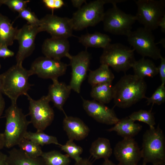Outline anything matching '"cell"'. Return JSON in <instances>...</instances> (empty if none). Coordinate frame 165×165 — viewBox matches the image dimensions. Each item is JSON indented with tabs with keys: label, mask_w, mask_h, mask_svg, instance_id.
Wrapping results in <instances>:
<instances>
[{
	"label": "cell",
	"mask_w": 165,
	"mask_h": 165,
	"mask_svg": "<svg viewBox=\"0 0 165 165\" xmlns=\"http://www.w3.org/2000/svg\"><path fill=\"white\" fill-rule=\"evenodd\" d=\"M146 83L144 79L134 75H125L113 86L114 102L118 107H129L147 97Z\"/></svg>",
	"instance_id": "obj_1"
},
{
	"label": "cell",
	"mask_w": 165,
	"mask_h": 165,
	"mask_svg": "<svg viewBox=\"0 0 165 165\" xmlns=\"http://www.w3.org/2000/svg\"><path fill=\"white\" fill-rule=\"evenodd\" d=\"M2 80L1 92L9 97L11 103H16L21 95L27 96L33 85L28 82L31 72L21 64H16L1 75Z\"/></svg>",
	"instance_id": "obj_2"
},
{
	"label": "cell",
	"mask_w": 165,
	"mask_h": 165,
	"mask_svg": "<svg viewBox=\"0 0 165 165\" xmlns=\"http://www.w3.org/2000/svg\"><path fill=\"white\" fill-rule=\"evenodd\" d=\"M5 117V127L3 134L5 147L9 148L17 145L24 138L28 126L31 123L16 103H11L6 111Z\"/></svg>",
	"instance_id": "obj_3"
},
{
	"label": "cell",
	"mask_w": 165,
	"mask_h": 165,
	"mask_svg": "<svg viewBox=\"0 0 165 165\" xmlns=\"http://www.w3.org/2000/svg\"><path fill=\"white\" fill-rule=\"evenodd\" d=\"M141 152L143 165L165 162V138L159 125L156 128H149L145 132Z\"/></svg>",
	"instance_id": "obj_4"
},
{
	"label": "cell",
	"mask_w": 165,
	"mask_h": 165,
	"mask_svg": "<svg viewBox=\"0 0 165 165\" xmlns=\"http://www.w3.org/2000/svg\"><path fill=\"white\" fill-rule=\"evenodd\" d=\"M103 50L100 58L101 64L111 67L117 72H125L136 61L134 50L121 43H110Z\"/></svg>",
	"instance_id": "obj_5"
},
{
	"label": "cell",
	"mask_w": 165,
	"mask_h": 165,
	"mask_svg": "<svg viewBox=\"0 0 165 165\" xmlns=\"http://www.w3.org/2000/svg\"><path fill=\"white\" fill-rule=\"evenodd\" d=\"M117 2V0H96L85 3L71 18L73 30L80 31L95 26L103 20L105 12L104 5Z\"/></svg>",
	"instance_id": "obj_6"
},
{
	"label": "cell",
	"mask_w": 165,
	"mask_h": 165,
	"mask_svg": "<svg viewBox=\"0 0 165 165\" xmlns=\"http://www.w3.org/2000/svg\"><path fill=\"white\" fill-rule=\"evenodd\" d=\"M137 6L136 20L144 28L152 31L158 27L160 21L165 15L164 0H134Z\"/></svg>",
	"instance_id": "obj_7"
},
{
	"label": "cell",
	"mask_w": 165,
	"mask_h": 165,
	"mask_svg": "<svg viewBox=\"0 0 165 165\" xmlns=\"http://www.w3.org/2000/svg\"><path fill=\"white\" fill-rule=\"evenodd\" d=\"M105 12L102 22L105 31L116 35L127 36L136 21L135 16L120 9L116 4Z\"/></svg>",
	"instance_id": "obj_8"
},
{
	"label": "cell",
	"mask_w": 165,
	"mask_h": 165,
	"mask_svg": "<svg viewBox=\"0 0 165 165\" xmlns=\"http://www.w3.org/2000/svg\"><path fill=\"white\" fill-rule=\"evenodd\" d=\"M127 36L133 49L142 57H147L157 60L162 56L160 49L155 42L152 31L140 27L131 31Z\"/></svg>",
	"instance_id": "obj_9"
},
{
	"label": "cell",
	"mask_w": 165,
	"mask_h": 165,
	"mask_svg": "<svg viewBox=\"0 0 165 165\" xmlns=\"http://www.w3.org/2000/svg\"><path fill=\"white\" fill-rule=\"evenodd\" d=\"M29 101V113L32 123L37 131L44 130L52 122L54 113L50 106V101L47 95L44 96L38 100L33 99L28 94Z\"/></svg>",
	"instance_id": "obj_10"
},
{
	"label": "cell",
	"mask_w": 165,
	"mask_h": 165,
	"mask_svg": "<svg viewBox=\"0 0 165 165\" xmlns=\"http://www.w3.org/2000/svg\"><path fill=\"white\" fill-rule=\"evenodd\" d=\"M38 26L40 32L46 31L52 37L68 39L73 36L71 18L47 14L40 20Z\"/></svg>",
	"instance_id": "obj_11"
},
{
	"label": "cell",
	"mask_w": 165,
	"mask_h": 165,
	"mask_svg": "<svg viewBox=\"0 0 165 165\" xmlns=\"http://www.w3.org/2000/svg\"><path fill=\"white\" fill-rule=\"evenodd\" d=\"M68 66L61 60L40 57L33 62L29 70L31 75H36L39 77L53 80L64 75Z\"/></svg>",
	"instance_id": "obj_12"
},
{
	"label": "cell",
	"mask_w": 165,
	"mask_h": 165,
	"mask_svg": "<svg viewBox=\"0 0 165 165\" xmlns=\"http://www.w3.org/2000/svg\"><path fill=\"white\" fill-rule=\"evenodd\" d=\"M91 55L86 49L74 56H71L70 65L72 68L71 78L69 85L72 90L80 92L81 85L85 79L89 70Z\"/></svg>",
	"instance_id": "obj_13"
},
{
	"label": "cell",
	"mask_w": 165,
	"mask_h": 165,
	"mask_svg": "<svg viewBox=\"0 0 165 165\" xmlns=\"http://www.w3.org/2000/svg\"><path fill=\"white\" fill-rule=\"evenodd\" d=\"M40 32L38 26L27 24L18 30L15 38L19 44L16 57V64H22L25 59L33 53L35 48L36 36Z\"/></svg>",
	"instance_id": "obj_14"
},
{
	"label": "cell",
	"mask_w": 165,
	"mask_h": 165,
	"mask_svg": "<svg viewBox=\"0 0 165 165\" xmlns=\"http://www.w3.org/2000/svg\"><path fill=\"white\" fill-rule=\"evenodd\" d=\"M114 153L119 165H138L141 150L133 138H124L116 145Z\"/></svg>",
	"instance_id": "obj_15"
},
{
	"label": "cell",
	"mask_w": 165,
	"mask_h": 165,
	"mask_svg": "<svg viewBox=\"0 0 165 165\" xmlns=\"http://www.w3.org/2000/svg\"><path fill=\"white\" fill-rule=\"evenodd\" d=\"M83 108L88 115L97 121L107 125L116 124L119 120L112 109L94 100L82 98Z\"/></svg>",
	"instance_id": "obj_16"
},
{
	"label": "cell",
	"mask_w": 165,
	"mask_h": 165,
	"mask_svg": "<svg viewBox=\"0 0 165 165\" xmlns=\"http://www.w3.org/2000/svg\"><path fill=\"white\" fill-rule=\"evenodd\" d=\"M70 44L68 38L51 37L46 39L42 46L45 57L61 60L62 58L71 57L69 53Z\"/></svg>",
	"instance_id": "obj_17"
},
{
	"label": "cell",
	"mask_w": 165,
	"mask_h": 165,
	"mask_svg": "<svg viewBox=\"0 0 165 165\" xmlns=\"http://www.w3.org/2000/svg\"><path fill=\"white\" fill-rule=\"evenodd\" d=\"M65 115L63 128L69 140L79 141L87 137L90 130L84 122L79 118Z\"/></svg>",
	"instance_id": "obj_18"
},
{
	"label": "cell",
	"mask_w": 165,
	"mask_h": 165,
	"mask_svg": "<svg viewBox=\"0 0 165 165\" xmlns=\"http://www.w3.org/2000/svg\"><path fill=\"white\" fill-rule=\"evenodd\" d=\"M52 81L53 83L49 87L47 95L54 106L65 115L63 106L69 96L72 89L69 85L59 82L58 79Z\"/></svg>",
	"instance_id": "obj_19"
},
{
	"label": "cell",
	"mask_w": 165,
	"mask_h": 165,
	"mask_svg": "<svg viewBox=\"0 0 165 165\" xmlns=\"http://www.w3.org/2000/svg\"><path fill=\"white\" fill-rule=\"evenodd\" d=\"M135 122L128 117L119 119L115 126L107 131H114L117 134L124 138H133L141 130L142 126Z\"/></svg>",
	"instance_id": "obj_20"
},
{
	"label": "cell",
	"mask_w": 165,
	"mask_h": 165,
	"mask_svg": "<svg viewBox=\"0 0 165 165\" xmlns=\"http://www.w3.org/2000/svg\"><path fill=\"white\" fill-rule=\"evenodd\" d=\"M7 155V165H46L41 157H31L19 148H13Z\"/></svg>",
	"instance_id": "obj_21"
},
{
	"label": "cell",
	"mask_w": 165,
	"mask_h": 165,
	"mask_svg": "<svg viewBox=\"0 0 165 165\" xmlns=\"http://www.w3.org/2000/svg\"><path fill=\"white\" fill-rule=\"evenodd\" d=\"M13 22L0 13V46H12L18 29L13 26Z\"/></svg>",
	"instance_id": "obj_22"
},
{
	"label": "cell",
	"mask_w": 165,
	"mask_h": 165,
	"mask_svg": "<svg viewBox=\"0 0 165 165\" xmlns=\"http://www.w3.org/2000/svg\"><path fill=\"white\" fill-rule=\"evenodd\" d=\"M112 40L108 35L98 32L86 33L79 38V42L86 48L89 47L105 48Z\"/></svg>",
	"instance_id": "obj_23"
},
{
	"label": "cell",
	"mask_w": 165,
	"mask_h": 165,
	"mask_svg": "<svg viewBox=\"0 0 165 165\" xmlns=\"http://www.w3.org/2000/svg\"><path fill=\"white\" fill-rule=\"evenodd\" d=\"M134 75L144 79L146 77L152 78L158 74L157 67L151 60L142 57L136 61L133 64Z\"/></svg>",
	"instance_id": "obj_24"
},
{
	"label": "cell",
	"mask_w": 165,
	"mask_h": 165,
	"mask_svg": "<svg viewBox=\"0 0 165 165\" xmlns=\"http://www.w3.org/2000/svg\"><path fill=\"white\" fill-rule=\"evenodd\" d=\"M115 76L109 67L101 64L100 66L94 70H90L88 76V81L92 86L105 83L112 82Z\"/></svg>",
	"instance_id": "obj_25"
},
{
	"label": "cell",
	"mask_w": 165,
	"mask_h": 165,
	"mask_svg": "<svg viewBox=\"0 0 165 165\" xmlns=\"http://www.w3.org/2000/svg\"><path fill=\"white\" fill-rule=\"evenodd\" d=\"M90 152L95 159H108L112 152L109 140L105 138H98L92 143Z\"/></svg>",
	"instance_id": "obj_26"
},
{
	"label": "cell",
	"mask_w": 165,
	"mask_h": 165,
	"mask_svg": "<svg viewBox=\"0 0 165 165\" xmlns=\"http://www.w3.org/2000/svg\"><path fill=\"white\" fill-rule=\"evenodd\" d=\"M90 96L94 100L104 104L113 99V86L112 82L105 83L92 86Z\"/></svg>",
	"instance_id": "obj_27"
},
{
	"label": "cell",
	"mask_w": 165,
	"mask_h": 165,
	"mask_svg": "<svg viewBox=\"0 0 165 165\" xmlns=\"http://www.w3.org/2000/svg\"><path fill=\"white\" fill-rule=\"evenodd\" d=\"M24 138L29 140L40 146L50 144H54L61 146L57 138L54 136L50 135L43 131L32 132L27 131L24 136Z\"/></svg>",
	"instance_id": "obj_28"
},
{
	"label": "cell",
	"mask_w": 165,
	"mask_h": 165,
	"mask_svg": "<svg viewBox=\"0 0 165 165\" xmlns=\"http://www.w3.org/2000/svg\"><path fill=\"white\" fill-rule=\"evenodd\" d=\"M41 157L46 165H69L70 161L67 154L55 150L43 152Z\"/></svg>",
	"instance_id": "obj_29"
},
{
	"label": "cell",
	"mask_w": 165,
	"mask_h": 165,
	"mask_svg": "<svg viewBox=\"0 0 165 165\" xmlns=\"http://www.w3.org/2000/svg\"><path fill=\"white\" fill-rule=\"evenodd\" d=\"M17 145L20 149L32 157H41L43 152L40 146L24 138L19 142Z\"/></svg>",
	"instance_id": "obj_30"
},
{
	"label": "cell",
	"mask_w": 165,
	"mask_h": 165,
	"mask_svg": "<svg viewBox=\"0 0 165 165\" xmlns=\"http://www.w3.org/2000/svg\"><path fill=\"white\" fill-rule=\"evenodd\" d=\"M128 117L134 122L138 121L147 124L150 128H155V119L151 110H140L133 112Z\"/></svg>",
	"instance_id": "obj_31"
},
{
	"label": "cell",
	"mask_w": 165,
	"mask_h": 165,
	"mask_svg": "<svg viewBox=\"0 0 165 165\" xmlns=\"http://www.w3.org/2000/svg\"><path fill=\"white\" fill-rule=\"evenodd\" d=\"M61 150L65 152L70 157L77 161L82 157L80 155L83 152V149L80 146L76 145L73 141L69 140L65 145L61 146Z\"/></svg>",
	"instance_id": "obj_32"
},
{
	"label": "cell",
	"mask_w": 165,
	"mask_h": 165,
	"mask_svg": "<svg viewBox=\"0 0 165 165\" xmlns=\"http://www.w3.org/2000/svg\"><path fill=\"white\" fill-rule=\"evenodd\" d=\"M148 105L152 104L160 105L165 101V87L161 84L151 96L146 98Z\"/></svg>",
	"instance_id": "obj_33"
},
{
	"label": "cell",
	"mask_w": 165,
	"mask_h": 165,
	"mask_svg": "<svg viewBox=\"0 0 165 165\" xmlns=\"http://www.w3.org/2000/svg\"><path fill=\"white\" fill-rule=\"evenodd\" d=\"M18 17H20L26 20L27 24L32 25L39 26L40 20L31 9L26 8L19 12Z\"/></svg>",
	"instance_id": "obj_34"
},
{
	"label": "cell",
	"mask_w": 165,
	"mask_h": 165,
	"mask_svg": "<svg viewBox=\"0 0 165 165\" xmlns=\"http://www.w3.org/2000/svg\"><path fill=\"white\" fill-rule=\"evenodd\" d=\"M30 2L28 0H4L3 4L12 11L19 13L26 8L27 4Z\"/></svg>",
	"instance_id": "obj_35"
},
{
	"label": "cell",
	"mask_w": 165,
	"mask_h": 165,
	"mask_svg": "<svg viewBox=\"0 0 165 165\" xmlns=\"http://www.w3.org/2000/svg\"><path fill=\"white\" fill-rule=\"evenodd\" d=\"M160 63L157 67L158 74H159L161 81V84H165V58L162 56Z\"/></svg>",
	"instance_id": "obj_36"
},
{
	"label": "cell",
	"mask_w": 165,
	"mask_h": 165,
	"mask_svg": "<svg viewBox=\"0 0 165 165\" xmlns=\"http://www.w3.org/2000/svg\"><path fill=\"white\" fill-rule=\"evenodd\" d=\"M14 55V53L9 50L8 46H0V58L5 59L12 57Z\"/></svg>",
	"instance_id": "obj_37"
},
{
	"label": "cell",
	"mask_w": 165,
	"mask_h": 165,
	"mask_svg": "<svg viewBox=\"0 0 165 165\" xmlns=\"http://www.w3.org/2000/svg\"><path fill=\"white\" fill-rule=\"evenodd\" d=\"M42 2L46 8L52 10V13L54 10L57 9L55 0H43Z\"/></svg>",
	"instance_id": "obj_38"
},
{
	"label": "cell",
	"mask_w": 165,
	"mask_h": 165,
	"mask_svg": "<svg viewBox=\"0 0 165 165\" xmlns=\"http://www.w3.org/2000/svg\"><path fill=\"white\" fill-rule=\"evenodd\" d=\"M71 1L73 6L78 9L82 7L83 3H86V0H71Z\"/></svg>",
	"instance_id": "obj_39"
},
{
	"label": "cell",
	"mask_w": 165,
	"mask_h": 165,
	"mask_svg": "<svg viewBox=\"0 0 165 165\" xmlns=\"http://www.w3.org/2000/svg\"><path fill=\"white\" fill-rule=\"evenodd\" d=\"M74 165H93V164L88 160L82 158L79 160L75 162Z\"/></svg>",
	"instance_id": "obj_40"
},
{
	"label": "cell",
	"mask_w": 165,
	"mask_h": 165,
	"mask_svg": "<svg viewBox=\"0 0 165 165\" xmlns=\"http://www.w3.org/2000/svg\"><path fill=\"white\" fill-rule=\"evenodd\" d=\"M7 155L0 151V165H7Z\"/></svg>",
	"instance_id": "obj_41"
},
{
	"label": "cell",
	"mask_w": 165,
	"mask_h": 165,
	"mask_svg": "<svg viewBox=\"0 0 165 165\" xmlns=\"http://www.w3.org/2000/svg\"><path fill=\"white\" fill-rule=\"evenodd\" d=\"M2 93L1 92H0V118L2 114L5 106V101Z\"/></svg>",
	"instance_id": "obj_42"
},
{
	"label": "cell",
	"mask_w": 165,
	"mask_h": 165,
	"mask_svg": "<svg viewBox=\"0 0 165 165\" xmlns=\"http://www.w3.org/2000/svg\"><path fill=\"white\" fill-rule=\"evenodd\" d=\"M160 27L162 32L165 33V15L162 18L160 21L158 27Z\"/></svg>",
	"instance_id": "obj_43"
},
{
	"label": "cell",
	"mask_w": 165,
	"mask_h": 165,
	"mask_svg": "<svg viewBox=\"0 0 165 165\" xmlns=\"http://www.w3.org/2000/svg\"><path fill=\"white\" fill-rule=\"evenodd\" d=\"M5 141L3 133H0V151L5 147Z\"/></svg>",
	"instance_id": "obj_44"
},
{
	"label": "cell",
	"mask_w": 165,
	"mask_h": 165,
	"mask_svg": "<svg viewBox=\"0 0 165 165\" xmlns=\"http://www.w3.org/2000/svg\"><path fill=\"white\" fill-rule=\"evenodd\" d=\"M101 165H119L118 164H116L112 161L109 160V159L105 160L104 162Z\"/></svg>",
	"instance_id": "obj_45"
},
{
	"label": "cell",
	"mask_w": 165,
	"mask_h": 165,
	"mask_svg": "<svg viewBox=\"0 0 165 165\" xmlns=\"http://www.w3.org/2000/svg\"><path fill=\"white\" fill-rule=\"evenodd\" d=\"M156 43L157 45L159 43L160 44L162 45L163 47L165 48V38H163L161 39L158 42Z\"/></svg>",
	"instance_id": "obj_46"
},
{
	"label": "cell",
	"mask_w": 165,
	"mask_h": 165,
	"mask_svg": "<svg viewBox=\"0 0 165 165\" xmlns=\"http://www.w3.org/2000/svg\"><path fill=\"white\" fill-rule=\"evenodd\" d=\"M2 86V80L1 75H0V92H1Z\"/></svg>",
	"instance_id": "obj_47"
},
{
	"label": "cell",
	"mask_w": 165,
	"mask_h": 165,
	"mask_svg": "<svg viewBox=\"0 0 165 165\" xmlns=\"http://www.w3.org/2000/svg\"><path fill=\"white\" fill-rule=\"evenodd\" d=\"M152 165H165V162L152 164Z\"/></svg>",
	"instance_id": "obj_48"
},
{
	"label": "cell",
	"mask_w": 165,
	"mask_h": 165,
	"mask_svg": "<svg viewBox=\"0 0 165 165\" xmlns=\"http://www.w3.org/2000/svg\"><path fill=\"white\" fill-rule=\"evenodd\" d=\"M4 0H0V7L3 4Z\"/></svg>",
	"instance_id": "obj_49"
},
{
	"label": "cell",
	"mask_w": 165,
	"mask_h": 165,
	"mask_svg": "<svg viewBox=\"0 0 165 165\" xmlns=\"http://www.w3.org/2000/svg\"><path fill=\"white\" fill-rule=\"evenodd\" d=\"M1 64L0 63V69L1 68Z\"/></svg>",
	"instance_id": "obj_50"
},
{
	"label": "cell",
	"mask_w": 165,
	"mask_h": 165,
	"mask_svg": "<svg viewBox=\"0 0 165 165\" xmlns=\"http://www.w3.org/2000/svg\"><path fill=\"white\" fill-rule=\"evenodd\" d=\"M142 165H143V164H142Z\"/></svg>",
	"instance_id": "obj_51"
}]
</instances>
